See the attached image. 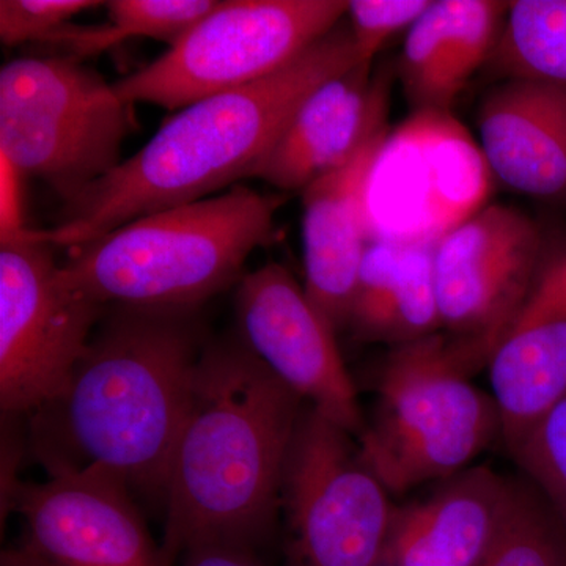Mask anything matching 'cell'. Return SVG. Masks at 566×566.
<instances>
[{
  "instance_id": "cell-1",
  "label": "cell",
  "mask_w": 566,
  "mask_h": 566,
  "mask_svg": "<svg viewBox=\"0 0 566 566\" xmlns=\"http://www.w3.org/2000/svg\"><path fill=\"white\" fill-rule=\"evenodd\" d=\"M344 20L271 76L182 107L136 155L65 202L62 221L39 230L41 238L54 248H80L251 178L307 96L363 63Z\"/></svg>"
},
{
  "instance_id": "cell-2",
  "label": "cell",
  "mask_w": 566,
  "mask_h": 566,
  "mask_svg": "<svg viewBox=\"0 0 566 566\" xmlns=\"http://www.w3.org/2000/svg\"><path fill=\"white\" fill-rule=\"evenodd\" d=\"M303 398L240 340L207 345L166 495L169 560L197 546H255L273 527Z\"/></svg>"
},
{
  "instance_id": "cell-3",
  "label": "cell",
  "mask_w": 566,
  "mask_h": 566,
  "mask_svg": "<svg viewBox=\"0 0 566 566\" xmlns=\"http://www.w3.org/2000/svg\"><path fill=\"white\" fill-rule=\"evenodd\" d=\"M208 344L193 308L114 305L103 316L61 401L57 436L36 447L46 468L102 469L166 505L178 436ZM39 415V412H36Z\"/></svg>"
},
{
  "instance_id": "cell-4",
  "label": "cell",
  "mask_w": 566,
  "mask_h": 566,
  "mask_svg": "<svg viewBox=\"0 0 566 566\" xmlns=\"http://www.w3.org/2000/svg\"><path fill=\"white\" fill-rule=\"evenodd\" d=\"M282 200L245 186L144 216L71 249L61 275L104 307L196 308L240 283Z\"/></svg>"
},
{
  "instance_id": "cell-5",
  "label": "cell",
  "mask_w": 566,
  "mask_h": 566,
  "mask_svg": "<svg viewBox=\"0 0 566 566\" xmlns=\"http://www.w3.org/2000/svg\"><path fill=\"white\" fill-rule=\"evenodd\" d=\"M490 359L485 346L438 333L395 346L359 436L360 457L389 493L460 474L501 433L493 397L469 379Z\"/></svg>"
},
{
  "instance_id": "cell-6",
  "label": "cell",
  "mask_w": 566,
  "mask_h": 566,
  "mask_svg": "<svg viewBox=\"0 0 566 566\" xmlns=\"http://www.w3.org/2000/svg\"><path fill=\"white\" fill-rule=\"evenodd\" d=\"M133 107L76 59H17L0 70V156L69 202L120 166Z\"/></svg>"
},
{
  "instance_id": "cell-7",
  "label": "cell",
  "mask_w": 566,
  "mask_h": 566,
  "mask_svg": "<svg viewBox=\"0 0 566 566\" xmlns=\"http://www.w3.org/2000/svg\"><path fill=\"white\" fill-rule=\"evenodd\" d=\"M344 0H227L150 65L115 82L123 102L169 111L292 63L346 17Z\"/></svg>"
},
{
  "instance_id": "cell-8",
  "label": "cell",
  "mask_w": 566,
  "mask_h": 566,
  "mask_svg": "<svg viewBox=\"0 0 566 566\" xmlns=\"http://www.w3.org/2000/svg\"><path fill=\"white\" fill-rule=\"evenodd\" d=\"M0 244V406L36 415L69 390L107 307L62 277L39 230Z\"/></svg>"
},
{
  "instance_id": "cell-9",
  "label": "cell",
  "mask_w": 566,
  "mask_h": 566,
  "mask_svg": "<svg viewBox=\"0 0 566 566\" xmlns=\"http://www.w3.org/2000/svg\"><path fill=\"white\" fill-rule=\"evenodd\" d=\"M352 436L314 408L303 412L283 479L286 566L382 565L397 509Z\"/></svg>"
},
{
  "instance_id": "cell-10",
  "label": "cell",
  "mask_w": 566,
  "mask_h": 566,
  "mask_svg": "<svg viewBox=\"0 0 566 566\" xmlns=\"http://www.w3.org/2000/svg\"><path fill=\"white\" fill-rule=\"evenodd\" d=\"M490 167L449 114L419 111L382 142L365 188L370 241L436 245L485 208Z\"/></svg>"
},
{
  "instance_id": "cell-11",
  "label": "cell",
  "mask_w": 566,
  "mask_h": 566,
  "mask_svg": "<svg viewBox=\"0 0 566 566\" xmlns=\"http://www.w3.org/2000/svg\"><path fill=\"white\" fill-rule=\"evenodd\" d=\"M542 251L536 223L505 205H488L446 234L433 266L447 333L493 356L542 277Z\"/></svg>"
},
{
  "instance_id": "cell-12",
  "label": "cell",
  "mask_w": 566,
  "mask_h": 566,
  "mask_svg": "<svg viewBox=\"0 0 566 566\" xmlns=\"http://www.w3.org/2000/svg\"><path fill=\"white\" fill-rule=\"evenodd\" d=\"M240 342L268 370L353 436L365 423L357 390L335 342L333 324L292 273L263 264L238 283Z\"/></svg>"
},
{
  "instance_id": "cell-13",
  "label": "cell",
  "mask_w": 566,
  "mask_h": 566,
  "mask_svg": "<svg viewBox=\"0 0 566 566\" xmlns=\"http://www.w3.org/2000/svg\"><path fill=\"white\" fill-rule=\"evenodd\" d=\"M46 469V482L18 483L7 505L24 517L25 546L54 566H174L120 480L96 468Z\"/></svg>"
},
{
  "instance_id": "cell-14",
  "label": "cell",
  "mask_w": 566,
  "mask_h": 566,
  "mask_svg": "<svg viewBox=\"0 0 566 566\" xmlns=\"http://www.w3.org/2000/svg\"><path fill=\"white\" fill-rule=\"evenodd\" d=\"M390 82V71L374 73V63H357L323 82L253 167L251 178L282 191H304L344 167L389 129Z\"/></svg>"
},
{
  "instance_id": "cell-15",
  "label": "cell",
  "mask_w": 566,
  "mask_h": 566,
  "mask_svg": "<svg viewBox=\"0 0 566 566\" xmlns=\"http://www.w3.org/2000/svg\"><path fill=\"white\" fill-rule=\"evenodd\" d=\"M491 174L536 199L566 197V87L506 77L479 112Z\"/></svg>"
},
{
  "instance_id": "cell-16",
  "label": "cell",
  "mask_w": 566,
  "mask_h": 566,
  "mask_svg": "<svg viewBox=\"0 0 566 566\" xmlns=\"http://www.w3.org/2000/svg\"><path fill=\"white\" fill-rule=\"evenodd\" d=\"M512 490L485 465L450 476L430 497L395 510L381 566H482Z\"/></svg>"
},
{
  "instance_id": "cell-17",
  "label": "cell",
  "mask_w": 566,
  "mask_h": 566,
  "mask_svg": "<svg viewBox=\"0 0 566 566\" xmlns=\"http://www.w3.org/2000/svg\"><path fill=\"white\" fill-rule=\"evenodd\" d=\"M389 132L303 191L304 289L335 331L348 326L360 264L370 244L365 188Z\"/></svg>"
},
{
  "instance_id": "cell-18",
  "label": "cell",
  "mask_w": 566,
  "mask_h": 566,
  "mask_svg": "<svg viewBox=\"0 0 566 566\" xmlns=\"http://www.w3.org/2000/svg\"><path fill=\"white\" fill-rule=\"evenodd\" d=\"M510 2L436 0L406 33L398 76L417 111L449 112L501 39Z\"/></svg>"
},
{
  "instance_id": "cell-19",
  "label": "cell",
  "mask_w": 566,
  "mask_h": 566,
  "mask_svg": "<svg viewBox=\"0 0 566 566\" xmlns=\"http://www.w3.org/2000/svg\"><path fill=\"white\" fill-rule=\"evenodd\" d=\"M488 364L510 450L566 397V305L528 297Z\"/></svg>"
},
{
  "instance_id": "cell-20",
  "label": "cell",
  "mask_w": 566,
  "mask_h": 566,
  "mask_svg": "<svg viewBox=\"0 0 566 566\" xmlns=\"http://www.w3.org/2000/svg\"><path fill=\"white\" fill-rule=\"evenodd\" d=\"M433 255L434 245L370 241L348 319L357 338L401 346L441 329Z\"/></svg>"
},
{
  "instance_id": "cell-21",
  "label": "cell",
  "mask_w": 566,
  "mask_h": 566,
  "mask_svg": "<svg viewBox=\"0 0 566 566\" xmlns=\"http://www.w3.org/2000/svg\"><path fill=\"white\" fill-rule=\"evenodd\" d=\"M493 59L506 77L566 87V0L512 2Z\"/></svg>"
},
{
  "instance_id": "cell-22",
  "label": "cell",
  "mask_w": 566,
  "mask_h": 566,
  "mask_svg": "<svg viewBox=\"0 0 566 566\" xmlns=\"http://www.w3.org/2000/svg\"><path fill=\"white\" fill-rule=\"evenodd\" d=\"M482 566H566V528L534 486L513 483L501 531Z\"/></svg>"
},
{
  "instance_id": "cell-23",
  "label": "cell",
  "mask_w": 566,
  "mask_h": 566,
  "mask_svg": "<svg viewBox=\"0 0 566 566\" xmlns=\"http://www.w3.org/2000/svg\"><path fill=\"white\" fill-rule=\"evenodd\" d=\"M510 453L566 528V397Z\"/></svg>"
},
{
  "instance_id": "cell-24",
  "label": "cell",
  "mask_w": 566,
  "mask_h": 566,
  "mask_svg": "<svg viewBox=\"0 0 566 566\" xmlns=\"http://www.w3.org/2000/svg\"><path fill=\"white\" fill-rule=\"evenodd\" d=\"M218 0H111L106 24L115 44L144 36L164 41L170 48L218 7Z\"/></svg>"
},
{
  "instance_id": "cell-25",
  "label": "cell",
  "mask_w": 566,
  "mask_h": 566,
  "mask_svg": "<svg viewBox=\"0 0 566 566\" xmlns=\"http://www.w3.org/2000/svg\"><path fill=\"white\" fill-rule=\"evenodd\" d=\"M430 0H353L348 2L349 31L360 62L374 63L386 41L409 31L428 10Z\"/></svg>"
},
{
  "instance_id": "cell-26",
  "label": "cell",
  "mask_w": 566,
  "mask_h": 566,
  "mask_svg": "<svg viewBox=\"0 0 566 566\" xmlns=\"http://www.w3.org/2000/svg\"><path fill=\"white\" fill-rule=\"evenodd\" d=\"M104 6L92 0H2L0 2V40L6 46L29 41L44 43L69 25L71 18Z\"/></svg>"
},
{
  "instance_id": "cell-27",
  "label": "cell",
  "mask_w": 566,
  "mask_h": 566,
  "mask_svg": "<svg viewBox=\"0 0 566 566\" xmlns=\"http://www.w3.org/2000/svg\"><path fill=\"white\" fill-rule=\"evenodd\" d=\"M182 556V566H266L253 553V547L227 543L192 547Z\"/></svg>"
},
{
  "instance_id": "cell-28",
  "label": "cell",
  "mask_w": 566,
  "mask_h": 566,
  "mask_svg": "<svg viewBox=\"0 0 566 566\" xmlns=\"http://www.w3.org/2000/svg\"><path fill=\"white\" fill-rule=\"evenodd\" d=\"M0 237L2 240H9L11 237H17L24 229L21 219V205H20V177L13 166L6 158L0 156Z\"/></svg>"
},
{
  "instance_id": "cell-29",
  "label": "cell",
  "mask_w": 566,
  "mask_h": 566,
  "mask_svg": "<svg viewBox=\"0 0 566 566\" xmlns=\"http://www.w3.org/2000/svg\"><path fill=\"white\" fill-rule=\"evenodd\" d=\"M534 294L549 303L566 305V256L543 271Z\"/></svg>"
},
{
  "instance_id": "cell-30",
  "label": "cell",
  "mask_w": 566,
  "mask_h": 566,
  "mask_svg": "<svg viewBox=\"0 0 566 566\" xmlns=\"http://www.w3.org/2000/svg\"><path fill=\"white\" fill-rule=\"evenodd\" d=\"M0 566H54L32 551L31 547L25 546L24 543L20 547L3 551L0 556Z\"/></svg>"
}]
</instances>
